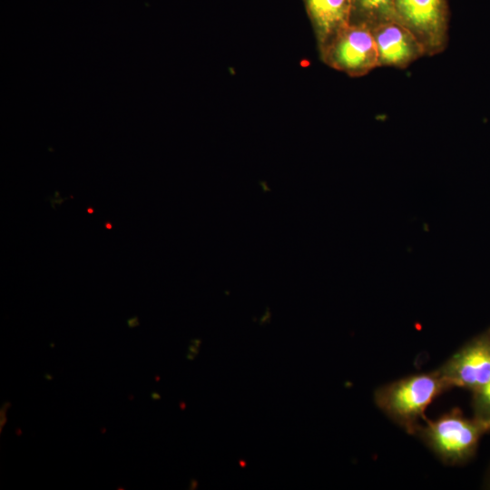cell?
<instances>
[{
    "mask_svg": "<svg viewBox=\"0 0 490 490\" xmlns=\"http://www.w3.org/2000/svg\"><path fill=\"white\" fill-rule=\"evenodd\" d=\"M490 330V329H489Z\"/></svg>",
    "mask_w": 490,
    "mask_h": 490,
    "instance_id": "24",
    "label": "cell"
},
{
    "mask_svg": "<svg viewBox=\"0 0 490 490\" xmlns=\"http://www.w3.org/2000/svg\"><path fill=\"white\" fill-rule=\"evenodd\" d=\"M393 19V0H351L349 24H362L371 28L377 24Z\"/></svg>",
    "mask_w": 490,
    "mask_h": 490,
    "instance_id": "8",
    "label": "cell"
},
{
    "mask_svg": "<svg viewBox=\"0 0 490 490\" xmlns=\"http://www.w3.org/2000/svg\"><path fill=\"white\" fill-rule=\"evenodd\" d=\"M126 323L130 328L137 327L140 325L139 318L137 316L132 317L126 320Z\"/></svg>",
    "mask_w": 490,
    "mask_h": 490,
    "instance_id": "10",
    "label": "cell"
},
{
    "mask_svg": "<svg viewBox=\"0 0 490 490\" xmlns=\"http://www.w3.org/2000/svg\"><path fill=\"white\" fill-rule=\"evenodd\" d=\"M318 53L350 21L351 0H303Z\"/></svg>",
    "mask_w": 490,
    "mask_h": 490,
    "instance_id": "7",
    "label": "cell"
},
{
    "mask_svg": "<svg viewBox=\"0 0 490 490\" xmlns=\"http://www.w3.org/2000/svg\"><path fill=\"white\" fill-rule=\"evenodd\" d=\"M473 418L487 432L490 431V380L478 389L473 391Z\"/></svg>",
    "mask_w": 490,
    "mask_h": 490,
    "instance_id": "9",
    "label": "cell"
},
{
    "mask_svg": "<svg viewBox=\"0 0 490 490\" xmlns=\"http://www.w3.org/2000/svg\"><path fill=\"white\" fill-rule=\"evenodd\" d=\"M188 348H189L190 353H191V354H193L195 356L199 353V348H197L194 345L189 346Z\"/></svg>",
    "mask_w": 490,
    "mask_h": 490,
    "instance_id": "12",
    "label": "cell"
},
{
    "mask_svg": "<svg viewBox=\"0 0 490 490\" xmlns=\"http://www.w3.org/2000/svg\"><path fill=\"white\" fill-rule=\"evenodd\" d=\"M450 387L478 389L490 380V330L458 349L439 368Z\"/></svg>",
    "mask_w": 490,
    "mask_h": 490,
    "instance_id": "5",
    "label": "cell"
},
{
    "mask_svg": "<svg viewBox=\"0 0 490 490\" xmlns=\"http://www.w3.org/2000/svg\"><path fill=\"white\" fill-rule=\"evenodd\" d=\"M103 225H104V228L107 230L113 229V223L109 220H106Z\"/></svg>",
    "mask_w": 490,
    "mask_h": 490,
    "instance_id": "16",
    "label": "cell"
},
{
    "mask_svg": "<svg viewBox=\"0 0 490 490\" xmlns=\"http://www.w3.org/2000/svg\"><path fill=\"white\" fill-rule=\"evenodd\" d=\"M93 211H94V210H93V208L92 206H88V207H87V212H88L89 214H93Z\"/></svg>",
    "mask_w": 490,
    "mask_h": 490,
    "instance_id": "19",
    "label": "cell"
},
{
    "mask_svg": "<svg viewBox=\"0 0 490 490\" xmlns=\"http://www.w3.org/2000/svg\"><path fill=\"white\" fill-rule=\"evenodd\" d=\"M451 388L439 371L411 375L378 387L374 395L377 407L391 420L414 434L426 420L428 406Z\"/></svg>",
    "mask_w": 490,
    "mask_h": 490,
    "instance_id": "1",
    "label": "cell"
},
{
    "mask_svg": "<svg viewBox=\"0 0 490 490\" xmlns=\"http://www.w3.org/2000/svg\"><path fill=\"white\" fill-rule=\"evenodd\" d=\"M393 11L394 19L416 36L426 56L446 49L450 23L447 0H393Z\"/></svg>",
    "mask_w": 490,
    "mask_h": 490,
    "instance_id": "3",
    "label": "cell"
},
{
    "mask_svg": "<svg viewBox=\"0 0 490 490\" xmlns=\"http://www.w3.org/2000/svg\"><path fill=\"white\" fill-rule=\"evenodd\" d=\"M198 486V482L196 479H191V489H195L196 487Z\"/></svg>",
    "mask_w": 490,
    "mask_h": 490,
    "instance_id": "14",
    "label": "cell"
},
{
    "mask_svg": "<svg viewBox=\"0 0 490 490\" xmlns=\"http://www.w3.org/2000/svg\"><path fill=\"white\" fill-rule=\"evenodd\" d=\"M191 342L192 345L196 346L197 348H200L201 340V339H192Z\"/></svg>",
    "mask_w": 490,
    "mask_h": 490,
    "instance_id": "17",
    "label": "cell"
},
{
    "mask_svg": "<svg viewBox=\"0 0 490 490\" xmlns=\"http://www.w3.org/2000/svg\"><path fill=\"white\" fill-rule=\"evenodd\" d=\"M151 397L153 400H159L161 399V396L157 392H152L151 394Z\"/></svg>",
    "mask_w": 490,
    "mask_h": 490,
    "instance_id": "15",
    "label": "cell"
},
{
    "mask_svg": "<svg viewBox=\"0 0 490 490\" xmlns=\"http://www.w3.org/2000/svg\"><path fill=\"white\" fill-rule=\"evenodd\" d=\"M186 358L189 359V360H193L195 358V355H193L191 353H188L187 356H186Z\"/></svg>",
    "mask_w": 490,
    "mask_h": 490,
    "instance_id": "18",
    "label": "cell"
},
{
    "mask_svg": "<svg viewBox=\"0 0 490 490\" xmlns=\"http://www.w3.org/2000/svg\"><path fill=\"white\" fill-rule=\"evenodd\" d=\"M370 30L377 50L378 67L405 69L426 56L416 36L394 19L377 24Z\"/></svg>",
    "mask_w": 490,
    "mask_h": 490,
    "instance_id": "6",
    "label": "cell"
},
{
    "mask_svg": "<svg viewBox=\"0 0 490 490\" xmlns=\"http://www.w3.org/2000/svg\"><path fill=\"white\" fill-rule=\"evenodd\" d=\"M240 466H241L242 467H244V466H245V462H243V461H240Z\"/></svg>",
    "mask_w": 490,
    "mask_h": 490,
    "instance_id": "22",
    "label": "cell"
},
{
    "mask_svg": "<svg viewBox=\"0 0 490 490\" xmlns=\"http://www.w3.org/2000/svg\"><path fill=\"white\" fill-rule=\"evenodd\" d=\"M44 377H45L46 379H48V380H52V379H53V376L50 375V374H45V375H44Z\"/></svg>",
    "mask_w": 490,
    "mask_h": 490,
    "instance_id": "21",
    "label": "cell"
},
{
    "mask_svg": "<svg viewBox=\"0 0 490 490\" xmlns=\"http://www.w3.org/2000/svg\"><path fill=\"white\" fill-rule=\"evenodd\" d=\"M485 487L486 489H490V469H489V471L487 473V475L485 477Z\"/></svg>",
    "mask_w": 490,
    "mask_h": 490,
    "instance_id": "13",
    "label": "cell"
},
{
    "mask_svg": "<svg viewBox=\"0 0 490 490\" xmlns=\"http://www.w3.org/2000/svg\"><path fill=\"white\" fill-rule=\"evenodd\" d=\"M69 198H73V196L65 197L64 199L60 198L59 200H52L51 198H48L51 201L52 207L54 209L55 203L61 204L64 200H67Z\"/></svg>",
    "mask_w": 490,
    "mask_h": 490,
    "instance_id": "11",
    "label": "cell"
},
{
    "mask_svg": "<svg viewBox=\"0 0 490 490\" xmlns=\"http://www.w3.org/2000/svg\"><path fill=\"white\" fill-rule=\"evenodd\" d=\"M180 407H181V410H184V409H185V407H186V404H185V402H182V401H181V402H180Z\"/></svg>",
    "mask_w": 490,
    "mask_h": 490,
    "instance_id": "20",
    "label": "cell"
},
{
    "mask_svg": "<svg viewBox=\"0 0 490 490\" xmlns=\"http://www.w3.org/2000/svg\"><path fill=\"white\" fill-rule=\"evenodd\" d=\"M159 379H160V378H159V377H158V376H157V377H155V380L159 381Z\"/></svg>",
    "mask_w": 490,
    "mask_h": 490,
    "instance_id": "23",
    "label": "cell"
},
{
    "mask_svg": "<svg viewBox=\"0 0 490 490\" xmlns=\"http://www.w3.org/2000/svg\"><path fill=\"white\" fill-rule=\"evenodd\" d=\"M328 67L349 77H362L378 67L372 32L362 24H348L318 53Z\"/></svg>",
    "mask_w": 490,
    "mask_h": 490,
    "instance_id": "4",
    "label": "cell"
},
{
    "mask_svg": "<svg viewBox=\"0 0 490 490\" xmlns=\"http://www.w3.org/2000/svg\"><path fill=\"white\" fill-rule=\"evenodd\" d=\"M486 431L475 419L454 408L434 420L426 419L415 435L445 464L463 465L476 453L480 438Z\"/></svg>",
    "mask_w": 490,
    "mask_h": 490,
    "instance_id": "2",
    "label": "cell"
}]
</instances>
